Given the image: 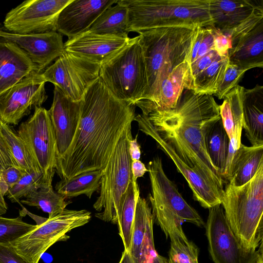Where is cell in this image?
<instances>
[{
    "instance_id": "28",
    "label": "cell",
    "mask_w": 263,
    "mask_h": 263,
    "mask_svg": "<svg viewBox=\"0 0 263 263\" xmlns=\"http://www.w3.org/2000/svg\"><path fill=\"white\" fill-rule=\"evenodd\" d=\"M102 175V170H95L83 173L69 179L61 180L55 185L56 192L66 199L81 195L90 198L100 189Z\"/></svg>"
},
{
    "instance_id": "37",
    "label": "cell",
    "mask_w": 263,
    "mask_h": 263,
    "mask_svg": "<svg viewBox=\"0 0 263 263\" xmlns=\"http://www.w3.org/2000/svg\"><path fill=\"white\" fill-rule=\"evenodd\" d=\"M247 70L229 62L223 77L214 94L219 100L235 87Z\"/></svg>"
},
{
    "instance_id": "34",
    "label": "cell",
    "mask_w": 263,
    "mask_h": 263,
    "mask_svg": "<svg viewBox=\"0 0 263 263\" xmlns=\"http://www.w3.org/2000/svg\"><path fill=\"white\" fill-rule=\"evenodd\" d=\"M168 237L171 246L167 263H199V249L193 242L176 234Z\"/></svg>"
},
{
    "instance_id": "21",
    "label": "cell",
    "mask_w": 263,
    "mask_h": 263,
    "mask_svg": "<svg viewBox=\"0 0 263 263\" xmlns=\"http://www.w3.org/2000/svg\"><path fill=\"white\" fill-rule=\"evenodd\" d=\"M154 217L147 200L139 196L136 205L129 253L136 263H151L158 254L153 237Z\"/></svg>"
},
{
    "instance_id": "14",
    "label": "cell",
    "mask_w": 263,
    "mask_h": 263,
    "mask_svg": "<svg viewBox=\"0 0 263 263\" xmlns=\"http://www.w3.org/2000/svg\"><path fill=\"white\" fill-rule=\"evenodd\" d=\"M42 73L32 71L0 96V119L16 125L34 108L41 107L47 99Z\"/></svg>"
},
{
    "instance_id": "8",
    "label": "cell",
    "mask_w": 263,
    "mask_h": 263,
    "mask_svg": "<svg viewBox=\"0 0 263 263\" xmlns=\"http://www.w3.org/2000/svg\"><path fill=\"white\" fill-rule=\"evenodd\" d=\"M131 125L124 130L107 162L102 170L99 195L93 205L95 216L118 224L123 197L132 181V160L129 143L132 139Z\"/></svg>"
},
{
    "instance_id": "13",
    "label": "cell",
    "mask_w": 263,
    "mask_h": 263,
    "mask_svg": "<svg viewBox=\"0 0 263 263\" xmlns=\"http://www.w3.org/2000/svg\"><path fill=\"white\" fill-rule=\"evenodd\" d=\"M72 1H25L7 13L3 26L9 31L22 34L57 31L59 15Z\"/></svg>"
},
{
    "instance_id": "19",
    "label": "cell",
    "mask_w": 263,
    "mask_h": 263,
    "mask_svg": "<svg viewBox=\"0 0 263 263\" xmlns=\"http://www.w3.org/2000/svg\"><path fill=\"white\" fill-rule=\"evenodd\" d=\"M130 39L85 31L68 39L64 44V50L101 65L125 47Z\"/></svg>"
},
{
    "instance_id": "24",
    "label": "cell",
    "mask_w": 263,
    "mask_h": 263,
    "mask_svg": "<svg viewBox=\"0 0 263 263\" xmlns=\"http://www.w3.org/2000/svg\"><path fill=\"white\" fill-rule=\"evenodd\" d=\"M213 27L228 34L246 20L258 4L250 0H208Z\"/></svg>"
},
{
    "instance_id": "26",
    "label": "cell",
    "mask_w": 263,
    "mask_h": 263,
    "mask_svg": "<svg viewBox=\"0 0 263 263\" xmlns=\"http://www.w3.org/2000/svg\"><path fill=\"white\" fill-rule=\"evenodd\" d=\"M263 164V145L247 146L240 144L232 162L227 182L235 186L249 182Z\"/></svg>"
},
{
    "instance_id": "7",
    "label": "cell",
    "mask_w": 263,
    "mask_h": 263,
    "mask_svg": "<svg viewBox=\"0 0 263 263\" xmlns=\"http://www.w3.org/2000/svg\"><path fill=\"white\" fill-rule=\"evenodd\" d=\"M99 78L119 99L135 105L148 89V80L143 49L139 36L100 65Z\"/></svg>"
},
{
    "instance_id": "16",
    "label": "cell",
    "mask_w": 263,
    "mask_h": 263,
    "mask_svg": "<svg viewBox=\"0 0 263 263\" xmlns=\"http://www.w3.org/2000/svg\"><path fill=\"white\" fill-rule=\"evenodd\" d=\"M0 37L15 44L22 49L39 73H43L65 52L62 36L57 31L22 34L9 31L0 25Z\"/></svg>"
},
{
    "instance_id": "35",
    "label": "cell",
    "mask_w": 263,
    "mask_h": 263,
    "mask_svg": "<svg viewBox=\"0 0 263 263\" xmlns=\"http://www.w3.org/2000/svg\"><path fill=\"white\" fill-rule=\"evenodd\" d=\"M42 173H26L19 181L10 189L6 196L12 203L18 202L20 199L26 197L31 192L46 184Z\"/></svg>"
},
{
    "instance_id": "11",
    "label": "cell",
    "mask_w": 263,
    "mask_h": 263,
    "mask_svg": "<svg viewBox=\"0 0 263 263\" xmlns=\"http://www.w3.org/2000/svg\"><path fill=\"white\" fill-rule=\"evenodd\" d=\"M16 133L37 162L46 184L52 185L55 173L57 146L48 110L35 107L33 115L21 123Z\"/></svg>"
},
{
    "instance_id": "15",
    "label": "cell",
    "mask_w": 263,
    "mask_h": 263,
    "mask_svg": "<svg viewBox=\"0 0 263 263\" xmlns=\"http://www.w3.org/2000/svg\"><path fill=\"white\" fill-rule=\"evenodd\" d=\"M134 121L138 123L139 130L152 138L158 147L173 161L178 171L186 180L192 191L194 199L201 206L209 209L216 204H221L224 191L211 184L198 172L182 160L173 148L159 135L146 116L142 114H138Z\"/></svg>"
},
{
    "instance_id": "40",
    "label": "cell",
    "mask_w": 263,
    "mask_h": 263,
    "mask_svg": "<svg viewBox=\"0 0 263 263\" xmlns=\"http://www.w3.org/2000/svg\"><path fill=\"white\" fill-rule=\"evenodd\" d=\"M214 39V49L221 56L228 55L231 48L230 36L210 26Z\"/></svg>"
},
{
    "instance_id": "23",
    "label": "cell",
    "mask_w": 263,
    "mask_h": 263,
    "mask_svg": "<svg viewBox=\"0 0 263 263\" xmlns=\"http://www.w3.org/2000/svg\"><path fill=\"white\" fill-rule=\"evenodd\" d=\"M230 63L247 70L263 67V20L231 42Z\"/></svg>"
},
{
    "instance_id": "10",
    "label": "cell",
    "mask_w": 263,
    "mask_h": 263,
    "mask_svg": "<svg viewBox=\"0 0 263 263\" xmlns=\"http://www.w3.org/2000/svg\"><path fill=\"white\" fill-rule=\"evenodd\" d=\"M204 227L214 263H262V243L255 251L244 248L230 228L221 204L209 209Z\"/></svg>"
},
{
    "instance_id": "27",
    "label": "cell",
    "mask_w": 263,
    "mask_h": 263,
    "mask_svg": "<svg viewBox=\"0 0 263 263\" xmlns=\"http://www.w3.org/2000/svg\"><path fill=\"white\" fill-rule=\"evenodd\" d=\"M128 15L127 7L121 0L105 10L86 31L101 35L122 38L128 37Z\"/></svg>"
},
{
    "instance_id": "36",
    "label": "cell",
    "mask_w": 263,
    "mask_h": 263,
    "mask_svg": "<svg viewBox=\"0 0 263 263\" xmlns=\"http://www.w3.org/2000/svg\"><path fill=\"white\" fill-rule=\"evenodd\" d=\"M35 227L24 221L21 215L16 218L0 216V244H9Z\"/></svg>"
},
{
    "instance_id": "17",
    "label": "cell",
    "mask_w": 263,
    "mask_h": 263,
    "mask_svg": "<svg viewBox=\"0 0 263 263\" xmlns=\"http://www.w3.org/2000/svg\"><path fill=\"white\" fill-rule=\"evenodd\" d=\"M81 101H74L54 86L53 98L48 110L52 123L57 146V159L69 147L79 123Z\"/></svg>"
},
{
    "instance_id": "22",
    "label": "cell",
    "mask_w": 263,
    "mask_h": 263,
    "mask_svg": "<svg viewBox=\"0 0 263 263\" xmlns=\"http://www.w3.org/2000/svg\"><path fill=\"white\" fill-rule=\"evenodd\" d=\"M34 70L33 64L22 49L0 37V96Z\"/></svg>"
},
{
    "instance_id": "2",
    "label": "cell",
    "mask_w": 263,
    "mask_h": 263,
    "mask_svg": "<svg viewBox=\"0 0 263 263\" xmlns=\"http://www.w3.org/2000/svg\"><path fill=\"white\" fill-rule=\"evenodd\" d=\"M219 106L212 95L184 89L174 109L145 116L182 160L224 191L225 182L211 161L204 142L207 130L221 118Z\"/></svg>"
},
{
    "instance_id": "39",
    "label": "cell",
    "mask_w": 263,
    "mask_h": 263,
    "mask_svg": "<svg viewBox=\"0 0 263 263\" xmlns=\"http://www.w3.org/2000/svg\"><path fill=\"white\" fill-rule=\"evenodd\" d=\"M2 121L0 119V170L10 166H18L2 132Z\"/></svg>"
},
{
    "instance_id": "12",
    "label": "cell",
    "mask_w": 263,
    "mask_h": 263,
    "mask_svg": "<svg viewBox=\"0 0 263 263\" xmlns=\"http://www.w3.org/2000/svg\"><path fill=\"white\" fill-rule=\"evenodd\" d=\"M100 65L64 52L42 73L46 82L58 87L74 101H80L99 78Z\"/></svg>"
},
{
    "instance_id": "41",
    "label": "cell",
    "mask_w": 263,
    "mask_h": 263,
    "mask_svg": "<svg viewBox=\"0 0 263 263\" xmlns=\"http://www.w3.org/2000/svg\"><path fill=\"white\" fill-rule=\"evenodd\" d=\"M0 263H27L9 244H0Z\"/></svg>"
},
{
    "instance_id": "5",
    "label": "cell",
    "mask_w": 263,
    "mask_h": 263,
    "mask_svg": "<svg viewBox=\"0 0 263 263\" xmlns=\"http://www.w3.org/2000/svg\"><path fill=\"white\" fill-rule=\"evenodd\" d=\"M121 1L127 8L129 33L167 26L212 25L208 0Z\"/></svg>"
},
{
    "instance_id": "18",
    "label": "cell",
    "mask_w": 263,
    "mask_h": 263,
    "mask_svg": "<svg viewBox=\"0 0 263 263\" xmlns=\"http://www.w3.org/2000/svg\"><path fill=\"white\" fill-rule=\"evenodd\" d=\"M117 0H72L60 12L57 31L69 39L86 31L98 17Z\"/></svg>"
},
{
    "instance_id": "43",
    "label": "cell",
    "mask_w": 263,
    "mask_h": 263,
    "mask_svg": "<svg viewBox=\"0 0 263 263\" xmlns=\"http://www.w3.org/2000/svg\"><path fill=\"white\" fill-rule=\"evenodd\" d=\"M129 152L132 161L140 160L141 150L140 146L137 141V135H136L135 139H132L130 140L129 143Z\"/></svg>"
},
{
    "instance_id": "38",
    "label": "cell",
    "mask_w": 263,
    "mask_h": 263,
    "mask_svg": "<svg viewBox=\"0 0 263 263\" xmlns=\"http://www.w3.org/2000/svg\"><path fill=\"white\" fill-rule=\"evenodd\" d=\"M26 173L18 166H10L2 171L0 190L2 195L6 196L9 190L14 186Z\"/></svg>"
},
{
    "instance_id": "42",
    "label": "cell",
    "mask_w": 263,
    "mask_h": 263,
    "mask_svg": "<svg viewBox=\"0 0 263 263\" xmlns=\"http://www.w3.org/2000/svg\"><path fill=\"white\" fill-rule=\"evenodd\" d=\"M131 171L132 179L135 182H137L138 178L143 176L144 174L148 172L147 168L140 160L132 162Z\"/></svg>"
},
{
    "instance_id": "20",
    "label": "cell",
    "mask_w": 263,
    "mask_h": 263,
    "mask_svg": "<svg viewBox=\"0 0 263 263\" xmlns=\"http://www.w3.org/2000/svg\"><path fill=\"white\" fill-rule=\"evenodd\" d=\"M188 69L186 61L178 66L155 91L148 97L138 101L135 106L144 115L174 109L183 90L190 89Z\"/></svg>"
},
{
    "instance_id": "29",
    "label": "cell",
    "mask_w": 263,
    "mask_h": 263,
    "mask_svg": "<svg viewBox=\"0 0 263 263\" xmlns=\"http://www.w3.org/2000/svg\"><path fill=\"white\" fill-rule=\"evenodd\" d=\"M204 142L211 161L222 176L226 166L229 138L221 118L207 130L204 136Z\"/></svg>"
},
{
    "instance_id": "45",
    "label": "cell",
    "mask_w": 263,
    "mask_h": 263,
    "mask_svg": "<svg viewBox=\"0 0 263 263\" xmlns=\"http://www.w3.org/2000/svg\"><path fill=\"white\" fill-rule=\"evenodd\" d=\"M2 174V171L0 170V179ZM8 210V206L5 200L4 197L2 195L0 190V216H2L6 213Z\"/></svg>"
},
{
    "instance_id": "31",
    "label": "cell",
    "mask_w": 263,
    "mask_h": 263,
    "mask_svg": "<svg viewBox=\"0 0 263 263\" xmlns=\"http://www.w3.org/2000/svg\"><path fill=\"white\" fill-rule=\"evenodd\" d=\"M140 196L137 183L132 179L123 197L120 216L117 224L119 234L123 241L124 250L129 251L133 224L135 215L136 205Z\"/></svg>"
},
{
    "instance_id": "33",
    "label": "cell",
    "mask_w": 263,
    "mask_h": 263,
    "mask_svg": "<svg viewBox=\"0 0 263 263\" xmlns=\"http://www.w3.org/2000/svg\"><path fill=\"white\" fill-rule=\"evenodd\" d=\"M229 62L228 55L214 62L194 79L191 90L195 93L214 95Z\"/></svg>"
},
{
    "instance_id": "30",
    "label": "cell",
    "mask_w": 263,
    "mask_h": 263,
    "mask_svg": "<svg viewBox=\"0 0 263 263\" xmlns=\"http://www.w3.org/2000/svg\"><path fill=\"white\" fill-rule=\"evenodd\" d=\"M21 200L24 204L35 206L48 214V218L62 213L70 203L53 189L52 185L42 186Z\"/></svg>"
},
{
    "instance_id": "1",
    "label": "cell",
    "mask_w": 263,
    "mask_h": 263,
    "mask_svg": "<svg viewBox=\"0 0 263 263\" xmlns=\"http://www.w3.org/2000/svg\"><path fill=\"white\" fill-rule=\"evenodd\" d=\"M135 108L114 96L99 78L81 100L79 123L69 147L56 160L55 172L61 180L103 170L134 121Z\"/></svg>"
},
{
    "instance_id": "3",
    "label": "cell",
    "mask_w": 263,
    "mask_h": 263,
    "mask_svg": "<svg viewBox=\"0 0 263 263\" xmlns=\"http://www.w3.org/2000/svg\"><path fill=\"white\" fill-rule=\"evenodd\" d=\"M198 27L167 26L139 33L148 80L147 91L142 99L148 97L175 68L186 61Z\"/></svg>"
},
{
    "instance_id": "4",
    "label": "cell",
    "mask_w": 263,
    "mask_h": 263,
    "mask_svg": "<svg viewBox=\"0 0 263 263\" xmlns=\"http://www.w3.org/2000/svg\"><path fill=\"white\" fill-rule=\"evenodd\" d=\"M221 204L232 231L244 248L255 251L263 238V164L246 184L228 182Z\"/></svg>"
},
{
    "instance_id": "46",
    "label": "cell",
    "mask_w": 263,
    "mask_h": 263,
    "mask_svg": "<svg viewBox=\"0 0 263 263\" xmlns=\"http://www.w3.org/2000/svg\"><path fill=\"white\" fill-rule=\"evenodd\" d=\"M151 263H167V259L157 254Z\"/></svg>"
},
{
    "instance_id": "32",
    "label": "cell",
    "mask_w": 263,
    "mask_h": 263,
    "mask_svg": "<svg viewBox=\"0 0 263 263\" xmlns=\"http://www.w3.org/2000/svg\"><path fill=\"white\" fill-rule=\"evenodd\" d=\"M2 128L5 139L18 167L28 173L32 172L43 173L26 143L14 129L3 121Z\"/></svg>"
},
{
    "instance_id": "44",
    "label": "cell",
    "mask_w": 263,
    "mask_h": 263,
    "mask_svg": "<svg viewBox=\"0 0 263 263\" xmlns=\"http://www.w3.org/2000/svg\"><path fill=\"white\" fill-rule=\"evenodd\" d=\"M119 263H136L129 252L124 250Z\"/></svg>"
},
{
    "instance_id": "9",
    "label": "cell",
    "mask_w": 263,
    "mask_h": 263,
    "mask_svg": "<svg viewBox=\"0 0 263 263\" xmlns=\"http://www.w3.org/2000/svg\"><path fill=\"white\" fill-rule=\"evenodd\" d=\"M86 210L64 209L58 215L47 218L36 227L9 243L27 263H39L42 255L54 243L69 238L66 234L90 220Z\"/></svg>"
},
{
    "instance_id": "6",
    "label": "cell",
    "mask_w": 263,
    "mask_h": 263,
    "mask_svg": "<svg viewBox=\"0 0 263 263\" xmlns=\"http://www.w3.org/2000/svg\"><path fill=\"white\" fill-rule=\"evenodd\" d=\"M147 167L152 187V194L148 197L154 220L166 237L172 234L186 237L182 228L184 221L199 227H204L200 215L185 200L176 185L165 174L161 158L154 157L149 162Z\"/></svg>"
},
{
    "instance_id": "25",
    "label": "cell",
    "mask_w": 263,
    "mask_h": 263,
    "mask_svg": "<svg viewBox=\"0 0 263 263\" xmlns=\"http://www.w3.org/2000/svg\"><path fill=\"white\" fill-rule=\"evenodd\" d=\"M242 128L252 146L263 145V86L245 89Z\"/></svg>"
}]
</instances>
